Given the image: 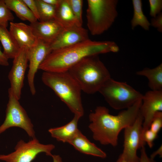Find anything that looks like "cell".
Returning a JSON list of instances; mask_svg holds the SVG:
<instances>
[{"instance_id":"22","label":"cell","mask_w":162,"mask_h":162,"mask_svg":"<svg viewBox=\"0 0 162 162\" xmlns=\"http://www.w3.org/2000/svg\"><path fill=\"white\" fill-rule=\"evenodd\" d=\"M132 2L134 14L131 21L132 29H134L135 27L139 26L145 30H148L151 26L150 23L143 13L142 1L133 0Z\"/></svg>"},{"instance_id":"25","label":"cell","mask_w":162,"mask_h":162,"mask_svg":"<svg viewBox=\"0 0 162 162\" xmlns=\"http://www.w3.org/2000/svg\"><path fill=\"white\" fill-rule=\"evenodd\" d=\"M67 1L76 20L78 26H82V14L83 0Z\"/></svg>"},{"instance_id":"33","label":"cell","mask_w":162,"mask_h":162,"mask_svg":"<svg viewBox=\"0 0 162 162\" xmlns=\"http://www.w3.org/2000/svg\"><path fill=\"white\" fill-rule=\"evenodd\" d=\"M157 155H159L160 157H162V145L155 151L151 155L150 158L152 159H154L155 157Z\"/></svg>"},{"instance_id":"32","label":"cell","mask_w":162,"mask_h":162,"mask_svg":"<svg viewBox=\"0 0 162 162\" xmlns=\"http://www.w3.org/2000/svg\"><path fill=\"white\" fill-rule=\"evenodd\" d=\"M8 59L2 51L0 46V65L7 66L9 65Z\"/></svg>"},{"instance_id":"2","label":"cell","mask_w":162,"mask_h":162,"mask_svg":"<svg viewBox=\"0 0 162 162\" xmlns=\"http://www.w3.org/2000/svg\"><path fill=\"white\" fill-rule=\"evenodd\" d=\"M119 49L114 42L95 41L89 39L75 45L52 50L40 64L38 69L44 71H68L84 58L109 52H118Z\"/></svg>"},{"instance_id":"28","label":"cell","mask_w":162,"mask_h":162,"mask_svg":"<svg viewBox=\"0 0 162 162\" xmlns=\"http://www.w3.org/2000/svg\"><path fill=\"white\" fill-rule=\"evenodd\" d=\"M158 134L154 132L149 128L144 132L142 134V140L145 144L152 148L154 145V142L156 139Z\"/></svg>"},{"instance_id":"8","label":"cell","mask_w":162,"mask_h":162,"mask_svg":"<svg viewBox=\"0 0 162 162\" xmlns=\"http://www.w3.org/2000/svg\"><path fill=\"white\" fill-rule=\"evenodd\" d=\"M55 148L53 144L41 143L36 138L27 142L21 140L17 142L14 152L8 154H0V160L5 162H32L41 152L51 157V152Z\"/></svg>"},{"instance_id":"35","label":"cell","mask_w":162,"mask_h":162,"mask_svg":"<svg viewBox=\"0 0 162 162\" xmlns=\"http://www.w3.org/2000/svg\"><path fill=\"white\" fill-rule=\"evenodd\" d=\"M51 157L52 158L53 162H63L62 158L59 155L52 154Z\"/></svg>"},{"instance_id":"4","label":"cell","mask_w":162,"mask_h":162,"mask_svg":"<svg viewBox=\"0 0 162 162\" xmlns=\"http://www.w3.org/2000/svg\"><path fill=\"white\" fill-rule=\"evenodd\" d=\"M82 91L93 94L111 78L109 70L98 56L86 57L68 71Z\"/></svg>"},{"instance_id":"10","label":"cell","mask_w":162,"mask_h":162,"mask_svg":"<svg viewBox=\"0 0 162 162\" xmlns=\"http://www.w3.org/2000/svg\"><path fill=\"white\" fill-rule=\"evenodd\" d=\"M50 44L38 39L35 45L28 50L27 57L29 63L27 80L30 91L32 95L35 94L36 92L34 84L35 74L40 64L52 51Z\"/></svg>"},{"instance_id":"19","label":"cell","mask_w":162,"mask_h":162,"mask_svg":"<svg viewBox=\"0 0 162 162\" xmlns=\"http://www.w3.org/2000/svg\"><path fill=\"white\" fill-rule=\"evenodd\" d=\"M55 19L64 28L74 26H78L67 0H61L56 7Z\"/></svg>"},{"instance_id":"26","label":"cell","mask_w":162,"mask_h":162,"mask_svg":"<svg viewBox=\"0 0 162 162\" xmlns=\"http://www.w3.org/2000/svg\"><path fill=\"white\" fill-rule=\"evenodd\" d=\"M162 127V112H158L155 114L151 123L149 129L158 134Z\"/></svg>"},{"instance_id":"7","label":"cell","mask_w":162,"mask_h":162,"mask_svg":"<svg viewBox=\"0 0 162 162\" xmlns=\"http://www.w3.org/2000/svg\"><path fill=\"white\" fill-rule=\"evenodd\" d=\"M8 101L6 110L4 121L0 126V134L8 129L19 127L24 130L28 136L35 138L33 125L27 113L14 95L10 89L8 90Z\"/></svg>"},{"instance_id":"31","label":"cell","mask_w":162,"mask_h":162,"mask_svg":"<svg viewBox=\"0 0 162 162\" xmlns=\"http://www.w3.org/2000/svg\"><path fill=\"white\" fill-rule=\"evenodd\" d=\"M138 162H155L148 156L145 146L140 148V156Z\"/></svg>"},{"instance_id":"1","label":"cell","mask_w":162,"mask_h":162,"mask_svg":"<svg viewBox=\"0 0 162 162\" xmlns=\"http://www.w3.org/2000/svg\"><path fill=\"white\" fill-rule=\"evenodd\" d=\"M142 103V100H139L116 116L110 114L105 107H97L89 116L88 128L93 139L103 145L116 146L120 133L134 122Z\"/></svg>"},{"instance_id":"3","label":"cell","mask_w":162,"mask_h":162,"mask_svg":"<svg viewBox=\"0 0 162 162\" xmlns=\"http://www.w3.org/2000/svg\"><path fill=\"white\" fill-rule=\"evenodd\" d=\"M43 83L52 89L74 115L81 118L84 114L81 89L68 71L62 72L44 71Z\"/></svg>"},{"instance_id":"29","label":"cell","mask_w":162,"mask_h":162,"mask_svg":"<svg viewBox=\"0 0 162 162\" xmlns=\"http://www.w3.org/2000/svg\"><path fill=\"white\" fill-rule=\"evenodd\" d=\"M150 25L156 28L160 32H162V13L161 12L156 17L152 18Z\"/></svg>"},{"instance_id":"21","label":"cell","mask_w":162,"mask_h":162,"mask_svg":"<svg viewBox=\"0 0 162 162\" xmlns=\"http://www.w3.org/2000/svg\"><path fill=\"white\" fill-rule=\"evenodd\" d=\"M148 80V86L152 90L162 91V64L153 68H146L136 72Z\"/></svg>"},{"instance_id":"30","label":"cell","mask_w":162,"mask_h":162,"mask_svg":"<svg viewBox=\"0 0 162 162\" xmlns=\"http://www.w3.org/2000/svg\"><path fill=\"white\" fill-rule=\"evenodd\" d=\"M23 1L38 20H39V16L35 0H23Z\"/></svg>"},{"instance_id":"23","label":"cell","mask_w":162,"mask_h":162,"mask_svg":"<svg viewBox=\"0 0 162 162\" xmlns=\"http://www.w3.org/2000/svg\"><path fill=\"white\" fill-rule=\"evenodd\" d=\"M40 21L55 19L56 7L48 4L43 0H35Z\"/></svg>"},{"instance_id":"5","label":"cell","mask_w":162,"mask_h":162,"mask_svg":"<svg viewBox=\"0 0 162 162\" xmlns=\"http://www.w3.org/2000/svg\"><path fill=\"white\" fill-rule=\"evenodd\" d=\"M117 0H88L87 26L93 35H100L112 26L118 16Z\"/></svg>"},{"instance_id":"17","label":"cell","mask_w":162,"mask_h":162,"mask_svg":"<svg viewBox=\"0 0 162 162\" xmlns=\"http://www.w3.org/2000/svg\"><path fill=\"white\" fill-rule=\"evenodd\" d=\"M80 118L79 116L74 115L72 120L67 124L61 127L50 128L48 132L51 136L58 141L68 143L79 130L78 124Z\"/></svg>"},{"instance_id":"9","label":"cell","mask_w":162,"mask_h":162,"mask_svg":"<svg viewBox=\"0 0 162 162\" xmlns=\"http://www.w3.org/2000/svg\"><path fill=\"white\" fill-rule=\"evenodd\" d=\"M143 118L139 111L134 122L124 129V148L120 155L130 162H138L137 150L145 146L142 140Z\"/></svg>"},{"instance_id":"24","label":"cell","mask_w":162,"mask_h":162,"mask_svg":"<svg viewBox=\"0 0 162 162\" xmlns=\"http://www.w3.org/2000/svg\"><path fill=\"white\" fill-rule=\"evenodd\" d=\"M14 17L4 0H0V25L7 27L8 22H13Z\"/></svg>"},{"instance_id":"27","label":"cell","mask_w":162,"mask_h":162,"mask_svg":"<svg viewBox=\"0 0 162 162\" xmlns=\"http://www.w3.org/2000/svg\"><path fill=\"white\" fill-rule=\"evenodd\" d=\"M150 15L152 18L155 17L160 13L162 9V0H149Z\"/></svg>"},{"instance_id":"18","label":"cell","mask_w":162,"mask_h":162,"mask_svg":"<svg viewBox=\"0 0 162 162\" xmlns=\"http://www.w3.org/2000/svg\"><path fill=\"white\" fill-rule=\"evenodd\" d=\"M0 41L4 54L8 59H13L19 52L20 48L7 27L1 25Z\"/></svg>"},{"instance_id":"36","label":"cell","mask_w":162,"mask_h":162,"mask_svg":"<svg viewBox=\"0 0 162 162\" xmlns=\"http://www.w3.org/2000/svg\"><path fill=\"white\" fill-rule=\"evenodd\" d=\"M116 162H130L129 161L122 156L121 155L119 156V158L116 161Z\"/></svg>"},{"instance_id":"6","label":"cell","mask_w":162,"mask_h":162,"mask_svg":"<svg viewBox=\"0 0 162 162\" xmlns=\"http://www.w3.org/2000/svg\"><path fill=\"white\" fill-rule=\"evenodd\" d=\"M98 92L109 105L116 110L129 108L142 100L143 96L127 83L116 81L111 78L104 84Z\"/></svg>"},{"instance_id":"14","label":"cell","mask_w":162,"mask_h":162,"mask_svg":"<svg viewBox=\"0 0 162 162\" xmlns=\"http://www.w3.org/2000/svg\"><path fill=\"white\" fill-rule=\"evenodd\" d=\"M34 33L38 39L50 44L64 28L56 19L45 21H37L30 23Z\"/></svg>"},{"instance_id":"16","label":"cell","mask_w":162,"mask_h":162,"mask_svg":"<svg viewBox=\"0 0 162 162\" xmlns=\"http://www.w3.org/2000/svg\"><path fill=\"white\" fill-rule=\"evenodd\" d=\"M78 151L86 154L104 158L106 153L89 140L79 130L68 142Z\"/></svg>"},{"instance_id":"12","label":"cell","mask_w":162,"mask_h":162,"mask_svg":"<svg viewBox=\"0 0 162 162\" xmlns=\"http://www.w3.org/2000/svg\"><path fill=\"white\" fill-rule=\"evenodd\" d=\"M158 112H162V91H148L143 95L140 109L143 119L142 134L149 128L155 114Z\"/></svg>"},{"instance_id":"15","label":"cell","mask_w":162,"mask_h":162,"mask_svg":"<svg viewBox=\"0 0 162 162\" xmlns=\"http://www.w3.org/2000/svg\"><path fill=\"white\" fill-rule=\"evenodd\" d=\"M9 31L20 49H29L37 42L38 39L30 25L22 22H10Z\"/></svg>"},{"instance_id":"11","label":"cell","mask_w":162,"mask_h":162,"mask_svg":"<svg viewBox=\"0 0 162 162\" xmlns=\"http://www.w3.org/2000/svg\"><path fill=\"white\" fill-rule=\"evenodd\" d=\"M28 50L26 47L20 49L18 53L13 58V65L8 75L10 84L9 88L18 100L21 97L25 74L27 67Z\"/></svg>"},{"instance_id":"20","label":"cell","mask_w":162,"mask_h":162,"mask_svg":"<svg viewBox=\"0 0 162 162\" xmlns=\"http://www.w3.org/2000/svg\"><path fill=\"white\" fill-rule=\"evenodd\" d=\"M4 1L9 9L14 12L16 16L21 20L28 21L30 23L38 20L23 0Z\"/></svg>"},{"instance_id":"13","label":"cell","mask_w":162,"mask_h":162,"mask_svg":"<svg viewBox=\"0 0 162 162\" xmlns=\"http://www.w3.org/2000/svg\"><path fill=\"white\" fill-rule=\"evenodd\" d=\"M88 30L74 26L64 28L51 44L52 51L72 46L89 39Z\"/></svg>"},{"instance_id":"34","label":"cell","mask_w":162,"mask_h":162,"mask_svg":"<svg viewBox=\"0 0 162 162\" xmlns=\"http://www.w3.org/2000/svg\"><path fill=\"white\" fill-rule=\"evenodd\" d=\"M45 2L51 5L56 7L57 6L61 0H43Z\"/></svg>"}]
</instances>
